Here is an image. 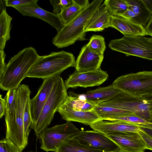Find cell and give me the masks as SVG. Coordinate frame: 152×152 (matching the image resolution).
I'll return each instance as SVG.
<instances>
[{"instance_id":"obj_21","label":"cell","mask_w":152,"mask_h":152,"mask_svg":"<svg viewBox=\"0 0 152 152\" xmlns=\"http://www.w3.org/2000/svg\"><path fill=\"white\" fill-rule=\"evenodd\" d=\"M128 8L133 12L138 24L145 28L152 17V13L147 8L142 0H125Z\"/></svg>"},{"instance_id":"obj_16","label":"cell","mask_w":152,"mask_h":152,"mask_svg":"<svg viewBox=\"0 0 152 152\" xmlns=\"http://www.w3.org/2000/svg\"><path fill=\"white\" fill-rule=\"evenodd\" d=\"M89 126L93 130L105 135L115 133L138 132L140 130L137 125L121 121L101 120Z\"/></svg>"},{"instance_id":"obj_4","label":"cell","mask_w":152,"mask_h":152,"mask_svg":"<svg viewBox=\"0 0 152 152\" xmlns=\"http://www.w3.org/2000/svg\"><path fill=\"white\" fill-rule=\"evenodd\" d=\"M31 91L28 86L20 85L16 89V102L14 121L6 129V138L12 141L22 151L26 146L28 141L24 132L23 115L26 104L30 97Z\"/></svg>"},{"instance_id":"obj_11","label":"cell","mask_w":152,"mask_h":152,"mask_svg":"<svg viewBox=\"0 0 152 152\" xmlns=\"http://www.w3.org/2000/svg\"><path fill=\"white\" fill-rule=\"evenodd\" d=\"M108 77L107 72L101 69L85 72L75 70L69 76L64 83L67 89L77 87L86 88L99 86L106 80Z\"/></svg>"},{"instance_id":"obj_42","label":"cell","mask_w":152,"mask_h":152,"mask_svg":"<svg viewBox=\"0 0 152 152\" xmlns=\"http://www.w3.org/2000/svg\"><path fill=\"white\" fill-rule=\"evenodd\" d=\"M143 97L150 103L151 111L152 115V96H146Z\"/></svg>"},{"instance_id":"obj_40","label":"cell","mask_w":152,"mask_h":152,"mask_svg":"<svg viewBox=\"0 0 152 152\" xmlns=\"http://www.w3.org/2000/svg\"><path fill=\"white\" fill-rule=\"evenodd\" d=\"M145 28L148 35L152 37V17Z\"/></svg>"},{"instance_id":"obj_22","label":"cell","mask_w":152,"mask_h":152,"mask_svg":"<svg viewBox=\"0 0 152 152\" xmlns=\"http://www.w3.org/2000/svg\"><path fill=\"white\" fill-rule=\"evenodd\" d=\"M96 106L76 96H68L60 106L75 110L89 111L93 110Z\"/></svg>"},{"instance_id":"obj_23","label":"cell","mask_w":152,"mask_h":152,"mask_svg":"<svg viewBox=\"0 0 152 152\" xmlns=\"http://www.w3.org/2000/svg\"><path fill=\"white\" fill-rule=\"evenodd\" d=\"M4 97L6 101L4 115L6 129L11 126L15 118L16 102V89L7 91Z\"/></svg>"},{"instance_id":"obj_38","label":"cell","mask_w":152,"mask_h":152,"mask_svg":"<svg viewBox=\"0 0 152 152\" xmlns=\"http://www.w3.org/2000/svg\"><path fill=\"white\" fill-rule=\"evenodd\" d=\"M73 3L82 9H84L90 4L88 0H72Z\"/></svg>"},{"instance_id":"obj_1","label":"cell","mask_w":152,"mask_h":152,"mask_svg":"<svg viewBox=\"0 0 152 152\" xmlns=\"http://www.w3.org/2000/svg\"><path fill=\"white\" fill-rule=\"evenodd\" d=\"M39 56L34 48L29 47L12 57L0 76V88L6 91L17 88Z\"/></svg>"},{"instance_id":"obj_34","label":"cell","mask_w":152,"mask_h":152,"mask_svg":"<svg viewBox=\"0 0 152 152\" xmlns=\"http://www.w3.org/2000/svg\"><path fill=\"white\" fill-rule=\"evenodd\" d=\"M34 0H5L3 1L7 7H14L30 3Z\"/></svg>"},{"instance_id":"obj_25","label":"cell","mask_w":152,"mask_h":152,"mask_svg":"<svg viewBox=\"0 0 152 152\" xmlns=\"http://www.w3.org/2000/svg\"><path fill=\"white\" fill-rule=\"evenodd\" d=\"M55 152H103L80 143L75 138L66 140L59 145Z\"/></svg>"},{"instance_id":"obj_29","label":"cell","mask_w":152,"mask_h":152,"mask_svg":"<svg viewBox=\"0 0 152 152\" xmlns=\"http://www.w3.org/2000/svg\"><path fill=\"white\" fill-rule=\"evenodd\" d=\"M83 9L73 4L63 10L58 15L65 25L74 19Z\"/></svg>"},{"instance_id":"obj_5","label":"cell","mask_w":152,"mask_h":152,"mask_svg":"<svg viewBox=\"0 0 152 152\" xmlns=\"http://www.w3.org/2000/svg\"><path fill=\"white\" fill-rule=\"evenodd\" d=\"M66 88L60 76L54 85L36 123L31 127L38 135L50 124L54 115L68 96Z\"/></svg>"},{"instance_id":"obj_15","label":"cell","mask_w":152,"mask_h":152,"mask_svg":"<svg viewBox=\"0 0 152 152\" xmlns=\"http://www.w3.org/2000/svg\"><path fill=\"white\" fill-rule=\"evenodd\" d=\"M103 59L104 55L91 50L86 45L81 48L76 61V70L85 72L99 69Z\"/></svg>"},{"instance_id":"obj_24","label":"cell","mask_w":152,"mask_h":152,"mask_svg":"<svg viewBox=\"0 0 152 152\" xmlns=\"http://www.w3.org/2000/svg\"><path fill=\"white\" fill-rule=\"evenodd\" d=\"M12 18L7 13L6 9L0 13V50H4L6 43L10 39Z\"/></svg>"},{"instance_id":"obj_32","label":"cell","mask_w":152,"mask_h":152,"mask_svg":"<svg viewBox=\"0 0 152 152\" xmlns=\"http://www.w3.org/2000/svg\"><path fill=\"white\" fill-rule=\"evenodd\" d=\"M50 1L53 7V12L58 15L73 4L72 0H50Z\"/></svg>"},{"instance_id":"obj_26","label":"cell","mask_w":152,"mask_h":152,"mask_svg":"<svg viewBox=\"0 0 152 152\" xmlns=\"http://www.w3.org/2000/svg\"><path fill=\"white\" fill-rule=\"evenodd\" d=\"M93 110L104 120L112 117L134 114L130 112L98 105L96 106Z\"/></svg>"},{"instance_id":"obj_10","label":"cell","mask_w":152,"mask_h":152,"mask_svg":"<svg viewBox=\"0 0 152 152\" xmlns=\"http://www.w3.org/2000/svg\"><path fill=\"white\" fill-rule=\"evenodd\" d=\"M80 143L103 152H119L117 145L105 134L95 130L81 131L75 137Z\"/></svg>"},{"instance_id":"obj_41","label":"cell","mask_w":152,"mask_h":152,"mask_svg":"<svg viewBox=\"0 0 152 152\" xmlns=\"http://www.w3.org/2000/svg\"><path fill=\"white\" fill-rule=\"evenodd\" d=\"M142 0L148 10L152 13V0Z\"/></svg>"},{"instance_id":"obj_28","label":"cell","mask_w":152,"mask_h":152,"mask_svg":"<svg viewBox=\"0 0 152 152\" xmlns=\"http://www.w3.org/2000/svg\"><path fill=\"white\" fill-rule=\"evenodd\" d=\"M86 45L91 50L104 55L106 46L104 38L103 36L95 34L92 35Z\"/></svg>"},{"instance_id":"obj_14","label":"cell","mask_w":152,"mask_h":152,"mask_svg":"<svg viewBox=\"0 0 152 152\" xmlns=\"http://www.w3.org/2000/svg\"><path fill=\"white\" fill-rule=\"evenodd\" d=\"M118 146L119 152H145L146 144L138 132L115 133L106 135Z\"/></svg>"},{"instance_id":"obj_33","label":"cell","mask_w":152,"mask_h":152,"mask_svg":"<svg viewBox=\"0 0 152 152\" xmlns=\"http://www.w3.org/2000/svg\"><path fill=\"white\" fill-rule=\"evenodd\" d=\"M19 148L12 141L4 139L0 141V152H21Z\"/></svg>"},{"instance_id":"obj_18","label":"cell","mask_w":152,"mask_h":152,"mask_svg":"<svg viewBox=\"0 0 152 152\" xmlns=\"http://www.w3.org/2000/svg\"><path fill=\"white\" fill-rule=\"evenodd\" d=\"M62 118L67 122L75 121L90 125L102 120L94 110L81 111L59 107L57 111Z\"/></svg>"},{"instance_id":"obj_39","label":"cell","mask_w":152,"mask_h":152,"mask_svg":"<svg viewBox=\"0 0 152 152\" xmlns=\"http://www.w3.org/2000/svg\"><path fill=\"white\" fill-rule=\"evenodd\" d=\"M140 130L145 133L152 137V125H138Z\"/></svg>"},{"instance_id":"obj_37","label":"cell","mask_w":152,"mask_h":152,"mask_svg":"<svg viewBox=\"0 0 152 152\" xmlns=\"http://www.w3.org/2000/svg\"><path fill=\"white\" fill-rule=\"evenodd\" d=\"M6 107V101L5 98L2 97L0 95V118H1L4 115Z\"/></svg>"},{"instance_id":"obj_27","label":"cell","mask_w":152,"mask_h":152,"mask_svg":"<svg viewBox=\"0 0 152 152\" xmlns=\"http://www.w3.org/2000/svg\"><path fill=\"white\" fill-rule=\"evenodd\" d=\"M103 3L113 15L120 16L129 8L125 0H105Z\"/></svg>"},{"instance_id":"obj_9","label":"cell","mask_w":152,"mask_h":152,"mask_svg":"<svg viewBox=\"0 0 152 152\" xmlns=\"http://www.w3.org/2000/svg\"><path fill=\"white\" fill-rule=\"evenodd\" d=\"M81 131L71 122L47 128L38 135L40 148L47 152L56 151L58 146L66 140L75 137Z\"/></svg>"},{"instance_id":"obj_43","label":"cell","mask_w":152,"mask_h":152,"mask_svg":"<svg viewBox=\"0 0 152 152\" xmlns=\"http://www.w3.org/2000/svg\"></svg>"},{"instance_id":"obj_7","label":"cell","mask_w":152,"mask_h":152,"mask_svg":"<svg viewBox=\"0 0 152 152\" xmlns=\"http://www.w3.org/2000/svg\"><path fill=\"white\" fill-rule=\"evenodd\" d=\"M108 46L127 56H133L152 60V37L124 36L120 39L110 40Z\"/></svg>"},{"instance_id":"obj_17","label":"cell","mask_w":152,"mask_h":152,"mask_svg":"<svg viewBox=\"0 0 152 152\" xmlns=\"http://www.w3.org/2000/svg\"><path fill=\"white\" fill-rule=\"evenodd\" d=\"M122 93L112 84L108 86L98 88L85 94L77 95L80 99L96 106L113 99Z\"/></svg>"},{"instance_id":"obj_3","label":"cell","mask_w":152,"mask_h":152,"mask_svg":"<svg viewBox=\"0 0 152 152\" xmlns=\"http://www.w3.org/2000/svg\"><path fill=\"white\" fill-rule=\"evenodd\" d=\"M75 57L71 53L62 50L51 52L50 54L39 56L31 67L26 77L45 79L60 75L71 67H75Z\"/></svg>"},{"instance_id":"obj_8","label":"cell","mask_w":152,"mask_h":152,"mask_svg":"<svg viewBox=\"0 0 152 152\" xmlns=\"http://www.w3.org/2000/svg\"><path fill=\"white\" fill-rule=\"evenodd\" d=\"M98 105L130 112L152 122L150 103L143 97H137L122 93L113 99Z\"/></svg>"},{"instance_id":"obj_20","label":"cell","mask_w":152,"mask_h":152,"mask_svg":"<svg viewBox=\"0 0 152 152\" xmlns=\"http://www.w3.org/2000/svg\"><path fill=\"white\" fill-rule=\"evenodd\" d=\"M111 16L104 3L94 12L86 28L85 31H101L110 27Z\"/></svg>"},{"instance_id":"obj_36","label":"cell","mask_w":152,"mask_h":152,"mask_svg":"<svg viewBox=\"0 0 152 152\" xmlns=\"http://www.w3.org/2000/svg\"><path fill=\"white\" fill-rule=\"evenodd\" d=\"M5 57L4 50H0V76L2 74L7 64L5 61Z\"/></svg>"},{"instance_id":"obj_30","label":"cell","mask_w":152,"mask_h":152,"mask_svg":"<svg viewBox=\"0 0 152 152\" xmlns=\"http://www.w3.org/2000/svg\"><path fill=\"white\" fill-rule=\"evenodd\" d=\"M106 121H121L137 125H152V122L148 121L144 118L134 114L111 117L107 119Z\"/></svg>"},{"instance_id":"obj_2","label":"cell","mask_w":152,"mask_h":152,"mask_svg":"<svg viewBox=\"0 0 152 152\" xmlns=\"http://www.w3.org/2000/svg\"><path fill=\"white\" fill-rule=\"evenodd\" d=\"M103 1H93L74 19L64 25L53 38V44L58 48H62L73 45L77 41L86 40V28L92 16Z\"/></svg>"},{"instance_id":"obj_6","label":"cell","mask_w":152,"mask_h":152,"mask_svg":"<svg viewBox=\"0 0 152 152\" xmlns=\"http://www.w3.org/2000/svg\"><path fill=\"white\" fill-rule=\"evenodd\" d=\"M123 93L137 97L152 96V71H144L124 75L112 83Z\"/></svg>"},{"instance_id":"obj_13","label":"cell","mask_w":152,"mask_h":152,"mask_svg":"<svg viewBox=\"0 0 152 152\" xmlns=\"http://www.w3.org/2000/svg\"><path fill=\"white\" fill-rule=\"evenodd\" d=\"M60 76L59 75L44 79L36 95L30 99V107L31 118V126L37 121L54 84Z\"/></svg>"},{"instance_id":"obj_19","label":"cell","mask_w":152,"mask_h":152,"mask_svg":"<svg viewBox=\"0 0 152 152\" xmlns=\"http://www.w3.org/2000/svg\"><path fill=\"white\" fill-rule=\"evenodd\" d=\"M110 27L117 29L125 36L148 35L144 27L120 16L112 15Z\"/></svg>"},{"instance_id":"obj_31","label":"cell","mask_w":152,"mask_h":152,"mask_svg":"<svg viewBox=\"0 0 152 152\" xmlns=\"http://www.w3.org/2000/svg\"><path fill=\"white\" fill-rule=\"evenodd\" d=\"M30 97H29L27 101L25 107L23 115V125L25 137L26 140L28 141V137L30 132V127L31 123L30 107Z\"/></svg>"},{"instance_id":"obj_35","label":"cell","mask_w":152,"mask_h":152,"mask_svg":"<svg viewBox=\"0 0 152 152\" xmlns=\"http://www.w3.org/2000/svg\"><path fill=\"white\" fill-rule=\"evenodd\" d=\"M138 133L145 142L146 149L152 151V137L140 130L138 131Z\"/></svg>"},{"instance_id":"obj_12","label":"cell","mask_w":152,"mask_h":152,"mask_svg":"<svg viewBox=\"0 0 152 152\" xmlns=\"http://www.w3.org/2000/svg\"><path fill=\"white\" fill-rule=\"evenodd\" d=\"M38 1L34 0L28 4L13 8L24 16L34 17L44 21L54 27L58 32L64 25L59 16L41 8L37 4Z\"/></svg>"}]
</instances>
